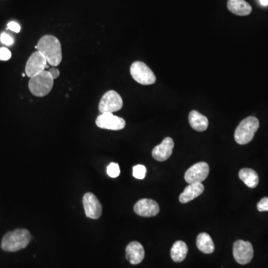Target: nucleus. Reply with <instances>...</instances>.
Instances as JSON below:
<instances>
[{
    "label": "nucleus",
    "instance_id": "obj_1",
    "mask_svg": "<svg viewBox=\"0 0 268 268\" xmlns=\"http://www.w3.org/2000/svg\"><path fill=\"white\" fill-rule=\"evenodd\" d=\"M35 48L44 55L49 65L57 67L62 61L61 42L53 35H45L40 39Z\"/></svg>",
    "mask_w": 268,
    "mask_h": 268
},
{
    "label": "nucleus",
    "instance_id": "obj_2",
    "mask_svg": "<svg viewBox=\"0 0 268 268\" xmlns=\"http://www.w3.org/2000/svg\"><path fill=\"white\" fill-rule=\"evenodd\" d=\"M30 232L27 229H19L8 232L2 241V249L6 252H17L24 249L30 242Z\"/></svg>",
    "mask_w": 268,
    "mask_h": 268
},
{
    "label": "nucleus",
    "instance_id": "obj_3",
    "mask_svg": "<svg viewBox=\"0 0 268 268\" xmlns=\"http://www.w3.org/2000/svg\"><path fill=\"white\" fill-rule=\"evenodd\" d=\"M258 127L259 121L258 118L254 116L244 118L235 130L234 134L235 142L239 145H246L250 143Z\"/></svg>",
    "mask_w": 268,
    "mask_h": 268
},
{
    "label": "nucleus",
    "instance_id": "obj_4",
    "mask_svg": "<svg viewBox=\"0 0 268 268\" xmlns=\"http://www.w3.org/2000/svg\"><path fill=\"white\" fill-rule=\"evenodd\" d=\"M53 86V78L46 70L31 78L29 82V90L37 97L46 96L52 91Z\"/></svg>",
    "mask_w": 268,
    "mask_h": 268
},
{
    "label": "nucleus",
    "instance_id": "obj_5",
    "mask_svg": "<svg viewBox=\"0 0 268 268\" xmlns=\"http://www.w3.org/2000/svg\"><path fill=\"white\" fill-rule=\"evenodd\" d=\"M130 70L132 78L139 84L152 85L156 82L155 73L145 63L136 61L132 64Z\"/></svg>",
    "mask_w": 268,
    "mask_h": 268
},
{
    "label": "nucleus",
    "instance_id": "obj_6",
    "mask_svg": "<svg viewBox=\"0 0 268 268\" xmlns=\"http://www.w3.org/2000/svg\"><path fill=\"white\" fill-rule=\"evenodd\" d=\"M123 107V101L121 95L114 90L106 92L100 100L98 110L101 113L118 111Z\"/></svg>",
    "mask_w": 268,
    "mask_h": 268
},
{
    "label": "nucleus",
    "instance_id": "obj_7",
    "mask_svg": "<svg viewBox=\"0 0 268 268\" xmlns=\"http://www.w3.org/2000/svg\"><path fill=\"white\" fill-rule=\"evenodd\" d=\"M95 124L100 128L110 130H122L126 125L124 119L110 112L100 114L95 120Z\"/></svg>",
    "mask_w": 268,
    "mask_h": 268
},
{
    "label": "nucleus",
    "instance_id": "obj_8",
    "mask_svg": "<svg viewBox=\"0 0 268 268\" xmlns=\"http://www.w3.org/2000/svg\"><path fill=\"white\" fill-rule=\"evenodd\" d=\"M209 173V165L205 162H201L189 168L185 173L184 178L189 184L202 183L207 178Z\"/></svg>",
    "mask_w": 268,
    "mask_h": 268
},
{
    "label": "nucleus",
    "instance_id": "obj_9",
    "mask_svg": "<svg viewBox=\"0 0 268 268\" xmlns=\"http://www.w3.org/2000/svg\"><path fill=\"white\" fill-rule=\"evenodd\" d=\"M254 251L249 241L238 240L233 245V255L235 261L240 264H246L252 261Z\"/></svg>",
    "mask_w": 268,
    "mask_h": 268
},
{
    "label": "nucleus",
    "instance_id": "obj_10",
    "mask_svg": "<svg viewBox=\"0 0 268 268\" xmlns=\"http://www.w3.org/2000/svg\"><path fill=\"white\" fill-rule=\"evenodd\" d=\"M47 63V61L42 54L40 53L38 51L34 52L26 63V69H25L26 75L31 78L41 73L43 71L46 70V68L49 67Z\"/></svg>",
    "mask_w": 268,
    "mask_h": 268
},
{
    "label": "nucleus",
    "instance_id": "obj_11",
    "mask_svg": "<svg viewBox=\"0 0 268 268\" xmlns=\"http://www.w3.org/2000/svg\"><path fill=\"white\" fill-rule=\"evenodd\" d=\"M86 216L91 219H98L102 213V206L98 198L90 192L86 193L83 198Z\"/></svg>",
    "mask_w": 268,
    "mask_h": 268
},
{
    "label": "nucleus",
    "instance_id": "obj_12",
    "mask_svg": "<svg viewBox=\"0 0 268 268\" xmlns=\"http://www.w3.org/2000/svg\"><path fill=\"white\" fill-rule=\"evenodd\" d=\"M134 212L142 217L156 216L160 212V206L156 201L151 199H142L134 206Z\"/></svg>",
    "mask_w": 268,
    "mask_h": 268
},
{
    "label": "nucleus",
    "instance_id": "obj_13",
    "mask_svg": "<svg viewBox=\"0 0 268 268\" xmlns=\"http://www.w3.org/2000/svg\"><path fill=\"white\" fill-rule=\"evenodd\" d=\"M175 143L170 137H166L161 144L156 146L152 151V156L159 162H164L172 156Z\"/></svg>",
    "mask_w": 268,
    "mask_h": 268
},
{
    "label": "nucleus",
    "instance_id": "obj_14",
    "mask_svg": "<svg viewBox=\"0 0 268 268\" xmlns=\"http://www.w3.org/2000/svg\"><path fill=\"white\" fill-rule=\"evenodd\" d=\"M145 250L143 245L137 241L130 242L126 248V258L131 264H139L143 261Z\"/></svg>",
    "mask_w": 268,
    "mask_h": 268
},
{
    "label": "nucleus",
    "instance_id": "obj_15",
    "mask_svg": "<svg viewBox=\"0 0 268 268\" xmlns=\"http://www.w3.org/2000/svg\"><path fill=\"white\" fill-rule=\"evenodd\" d=\"M204 191V186L202 183H194L189 184L180 194L179 201L182 203H187L189 201H193L195 198L203 193Z\"/></svg>",
    "mask_w": 268,
    "mask_h": 268
},
{
    "label": "nucleus",
    "instance_id": "obj_16",
    "mask_svg": "<svg viewBox=\"0 0 268 268\" xmlns=\"http://www.w3.org/2000/svg\"><path fill=\"white\" fill-rule=\"evenodd\" d=\"M227 8L238 16H247L252 12V7L245 0H228Z\"/></svg>",
    "mask_w": 268,
    "mask_h": 268
},
{
    "label": "nucleus",
    "instance_id": "obj_17",
    "mask_svg": "<svg viewBox=\"0 0 268 268\" xmlns=\"http://www.w3.org/2000/svg\"><path fill=\"white\" fill-rule=\"evenodd\" d=\"M189 124L197 131H204L209 126V120L196 110H192L189 115Z\"/></svg>",
    "mask_w": 268,
    "mask_h": 268
},
{
    "label": "nucleus",
    "instance_id": "obj_18",
    "mask_svg": "<svg viewBox=\"0 0 268 268\" xmlns=\"http://www.w3.org/2000/svg\"><path fill=\"white\" fill-rule=\"evenodd\" d=\"M197 246L205 254L212 253L215 250V244L209 234L202 232L198 235L196 241Z\"/></svg>",
    "mask_w": 268,
    "mask_h": 268
},
{
    "label": "nucleus",
    "instance_id": "obj_19",
    "mask_svg": "<svg viewBox=\"0 0 268 268\" xmlns=\"http://www.w3.org/2000/svg\"><path fill=\"white\" fill-rule=\"evenodd\" d=\"M238 177L244 182V184L251 189L256 187L258 184V175L251 169H242L238 173Z\"/></svg>",
    "mask_w": 268,
    "mask_h": 268
},
{
    "label": "nucleus",
    "instance_id": "obj_20",
    "mask_svg": "<svg viewBox=\"0 0 268 268\" xmlns=\"http://www.w3.org/2000/svg\"><path fill=\"white\" fill-rule=\"evenodd\" d=\"M188 253V246L186 243L178 241L173 244L171 249V257L175 262H181L186 258Z\"/></svg>",
    "mask_w": 268,
    "mask_h": 268
},
{
    "label": "nucleus",
    "instance_id": "obj_21",
    "mask_svg": "<svg viewBox=\"0 0 268 268\" xmlns=\"http://www.w3.org/2000/svg\"><path fill=\"white\" fill-rule=\"evenodd\" d=\"M146 168L143 165H137L133 168V176L139 180H143L146 178Z\"/></svg>",
    "mask_w": 268,
    "mask_h": 268
},
{
    "label": "nucleus",
    "instance_id": "obj_22",
    "mask_svg": "<svg viewBox=\"0 0 268 268\" xmlns=\"http://www.w3.org/2000/svg\"><path fill=\"white\" fill-rule=\"evenodd\" d=\"M107 173L109 177L116 178L120 175V168L117 163H111L107 168Z\"/></svg>",
    "mask_w": 268,
    "mask_h": 268
},
{
    "label": "nucleus",
    "instance_id": "obj_23",
    "mask_svg": "<svg viewBox=\"0 0 268 268\" xmlns=\"http://www.w3.org/2000/svg\"><path fill=\"white\" fill-rule=\"evenodd\" d=\"M12 58V52L6 47L0 48V61H9Z\"/></svg>",
    "mask_w": 268,
    "mask_h": 268
},
{
    "label": "nucleus",
    "instance_id": "obj_24",
    "mask_svg": "<svg viewBox=\"0 0 268 268\" xmlns=\"http://www.w3.org/2000/svg\"><path fill=\"white\" fill-rule=\"evenodd\" d=\"M0 41L6 46H12L14 44V39L12 36L6 33H2L0 35Z\"/></svg>",
    "mask_w": 268,
    "mask_h": 268
},
{
    "label": "nucleus",
    "instance_id": "obj_25",
    "mask_svg": "<svg viewBox=\"0 0 268 268\" xmlns=\"http://www.w3.org/2000/svg\"><path fill=\"white\" fill-rule=\"evenodd\" d=\"M257 209L259 212H267L268 211V198H264L258 202Z\"/></svg>",
    "mask_w": 268,
    "mask_h": 268
},
{
    "label": "nucleus",
    "instance_id": "obj_26",
    "mask_svg": "<svg viewBox=\"0 0 268 268\" xmlns=\"http://www.w3.org/2000/svg\"><path fill=\"white\" fill-rule=\"evenodd\" d=\"M8 29L12 31V32H15V33H19L21 32V27L18 23L12 21V22L9 23V24H8Z\"/></svg>",
    "mask_w": 268,
    "mask_h": 268
},
{
    "label": "nucleus",
    "instance_id": "obj_27",
    "mask_svg": "<svg viewBox=\"0 0 268 268\" xmlns=\"http://www.w3.org/2000/svg\"><path fill=\"white\" fill-rule=\"evenodd\" d=\"M49 74H50L51 76L53 78V79H56L59 77L60 75V71L59 69H57L55 67L51 68L49 70Z\"/></svg>",
    "mask_w": 268,
    "mask_h": 268
},
{
    "label": "nucleus",
    "instance_id": "obj_28",
    "mask_svg": "<svg viewBox=\"0 0 268 268\" xmlns=\"http://www.w3.org/2000/svg\"><path fill=\"white\" fill-rule=\"evenodd\" d=\"M260 3L263 6H268V0H260Z\"/></svg>",
    "mask_w": 268,
    "mask_h": 268
},
{
    "label": "nucleus",
    "instance_id": "obj_29",
    "mask_svg": "<svg viewBox=\"0 0 268 268\" xmlns=\"http://www.w3.org/2000/svg\"><path fill=\"white\" fill-rule=\"evenodd\" d=\"M22 75H23V77H25V76H26V74L23 73Z\"/></svg>",
    "mask_w": 268,
    "mask_h": 268
}]
</instances>
